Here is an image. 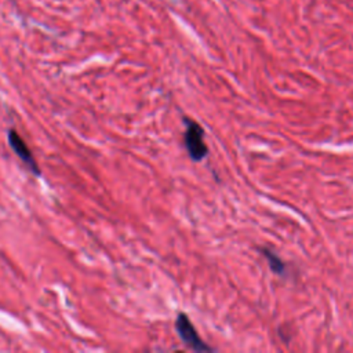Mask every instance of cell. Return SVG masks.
<instances>
[{
    "label": "cell",
    "instance_id": "3",
    "mask_svg": "<svg viewBox=\"0 0 353 353\" xmlns=\"http://www.w3.org/2000/svg\"><path fill=\"white\" fill-rule=\"evenodd\" d=\"M8 143L11 146V149L17 153V156L26 164V167L34 172L36 175L40 174V168L37 165V161L34 160L30 149L28 148L26 142L22 139V137H19V134L15 130H8Z\"/></svg>",
    "mask_w": 353,
    "mask_h": 353
},
{
    "label": "cell",
    "instance_id": "2",
    "mask_svg": "<svg viewBox=\"0 0 353 353\" xmlns=\"http://www.w3.org/2000/svg\"><path fill=\"white\" fill-rule=\"evenodd\" d=\"M175 328L176 332L179 335V338L182 339V342L189 346L190 349L196 350V352H211L212 349L210 346H207L201 338L199 336L196 328L193 327V324L190 323L189 317L185 313H179L175 321Z\"/></svg>",
    "mask_w": 353,
    "mask_h": 353
},
{
    "label": "cell",
    "instance_id": "4",
    "mask_svg": "<svg viewBox=\"0 0 353 353\" xmlns=\"http://www.w3.org/2000/svg\"><path fill=\"white\" fill-rule=\"evenodd\" d=\"M261 251H262L263 256L266 258V261H268V263H269V268H270L274 273L283 274L284 270H285V265H284V262L281 261V258L277 256L273 251H270V250H268V248H262Z\"/></svg>",
    "mask_w": 353,
    "mask_h": 353
},
{
    "label": "cell",
    "instance_id": "1",
    "mask_svg": "<svg viewBox=\"0 0 353 353\" xmlns=\"http://www.w3.org/2000/svg\"><path fill=\"white\" fill-rule=\"evenodd\" d=\"M183 142L192 160L200 161L207 156L208 149L207 145L204 143V131L199 123L192 120L186 121Z\"/></svg>",
    "mask_w": 353,
    "mask_h": 353
}]
</instances>
